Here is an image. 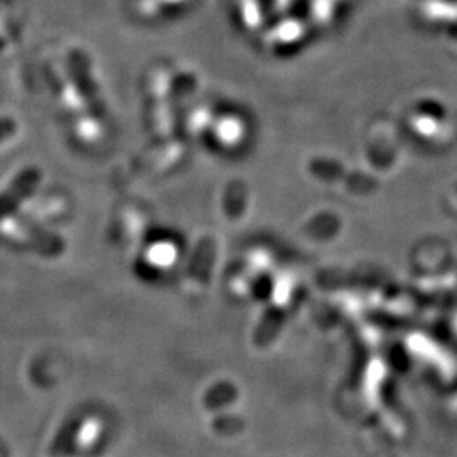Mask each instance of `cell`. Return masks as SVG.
Instances as JSON below:
<instances>
[{
	"label": "cell",
	"mask_w": 457,
	"mask_h": 457,
	"mask_svg": "<svg viewBox=\"0 0 457 457\" xmlns=\"http://www.w3.org/2000/svg\"><path fill=\"white\" fill-rule=\"evenodd\" d=\"M0 232L4 236H7L9 239L21 243L22 245H28L45 256H58L65 249L63 241L58 236L49 234L46 230L31 224L29 220H22L17 217L2 220Z\"/></svg>",
	"instance_id": "6da1fadb"
},
{
	"label": "cell",
	"mask_w": 457,
	"mask_h": 457,
	"mask_svg": "<svg viewBox=\"0 0 457 457\" xmlns=\"http://www.w3.org/2000/svg\"><path fill=\"white\" fill-rule=\"evenodd\" d=\"M213 254H215V245H213L212 239L204 237L196 247L195 256L190 262L188 275H187V281H185V285L190 292H198L205 287L209 275H211Z\"/></svg>",
	"instance_id": "7a4b0ae2"
},
{
	"label": "cell",
	"mask_w": 457,
	"mask_h": 457,
	"mask_svg": "<svg viewBox=\"0 0 457 457\" xmlns=\"http://www.w3.org/2000/svg\"><path fill=\"white\" fill-rule=\"evenodd\" d=\"M37 180L39 177L36 171H26L12 183V187L5 194L0 195V220L16 207L21 198H24L33 190Z\"/></svg>",
	"instance_id": "3957f363"
},
{
	"label": "cell",
	"mask_w": 457,
	"mask_h": 457,
	"mask_svg": "<svg viewBox=\"0 0 457 457\" xmlns=\"http://www.w3.org/2000/svg\"><path fill=\"white\" fill-rule=\"evenodd\" d=\"M236 398H237V393L234 390V386L224 383V385L215 386L212 392L207 395L205 403L209 405V409H219V407H222V405L232 403Z\"/></svg>",
	"instance_id": "277c9868"
},
{
	"label": "cell",
	"mask_w": 457,
	"mask_h": 457,
	"mask_svg": "<svg viewBox=\"0 0 457 457\" xmlns=\"http://www.w3.org/2000/svg\"><path fill=\"white\" fill-rule=\"evenodd\" d=\"M245 207V194L241 185H234L228 190L226 195V212L230 219H239V215L243 212Z\"/></svg>",
	"instance_id": "5b68a950"
}]
</instances>
